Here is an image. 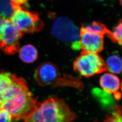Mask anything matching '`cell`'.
Masks as SVG:
<instances>
[{"label": "cell", "instance_id": "1", "mask_svg": "<svg viewBox=\"0 0 122 122\" xmlns=\"http://www.w3.org/2000/svg\"><path fill=\"white\" fill-rule=\"evenodd\" d=\"M37 103L24 79L10 73H0V109L8 112L14 121L25 119Z\"/></svg>", "mask_w": 122, "mask_h": 122}, {"label": "cell", "instance_id": "2", "mask_svg": "<svg viewBox=\"0 0 122 122\" xmlns=\"http://www.w3.org/2000/svg\"><path fill=\"white\" fill-rule=\"evenodd\" d=\"M76 117L63 99L53 97L37 102L34 110L24 120L25 122H71Z\"/></svg>", "mask_w": 122, "mask_h": 122}, {"label": "cell", "instance_id": "3", "mask_svg": "<svg viewBox=\"0 0 122 122\" xmlns=\"http://www.w3.org/2000/svg\"><path fill=\"white\" fill-rule=\"evenodd\" d=\"M14 12L10 20L16 29L21 33L31 34L39 31L44 24L38 14L21 8L20 5L11 3Z\"/></svg>", "mask_w": 122, "mask_h": 122}, {"label": "cell", "instance_id": "4", "mask_svg": "<svg viewBox=\"0 0 122 122\" xmlns=\"http://www.w3.org/2000/svg\"><path fill=\"white\" fill-rule=\"evenodd\" d=\"M23 33L19 31L10 19L0 15V48L9 55L17 53Z\"/></svg>", "mask_w": 122, "mask_h": 122}, {"label": "cell", "instance_id": "5", "mask_svg": "<svg viewBox=\"0 0 122 122\" xmlns=\"http://www.w3.org/2000/svg\"><path fill=\"white\" fill-rule=\"evenodd\" d=\"M74 71L85 77H89L107 71L106 63L97 53L81 52L73 65Z\"/></svg>", "mask_w": 122, "mask_h": 122}, {"label": "cell", "instance_id": "6", "mask_svg": "<svg viewBox=\"0 0 122 122\" xmlns=\"http://www.w3.org/2000/svg\"><path fill=\"white\" fill-rule=\"evenodd\" d=\"M53 36L59 41L71 43L80 40V30L70 19L65 17H59L53 23L51 28Z\"/></svg>", "mask_w": 122, "mask_h": 122}, {"label": "cell", "instance_id": "7", "mask_svg": "<svg viewBox=\"0 0 122 122\" xmlns=\"http://www.w3.org/2000/svg\"><path fill=\"white\" fill-rule=\"evenodd\" d=\"M35 78L40 85L59 86V81H62L60 71L55 65L45 62L40 65L35 73Z\"/></svg>", "mask_w": 122, "mask_h": 122}, {"label": "cell", "instance_id": "8", "mask_svg": "<svg viewBox=\"0 0 122 122\" xmlns=\"http://www.w3.org/2000/svg\"><path fill=\"white\" fill-rule=\"evenodd\" d=\"M80 36L81 52L98 54L104 50V36L86 32L81 28Z\"/></svg>", "mask_w": 122, "mask_h": 122}, {"label": "cell", "instance_id": "9", "mask_svg": "<svg viewBox=\"0 0 122 122\" xmlns=\"http://www.w3.org/2000/svg\"><path fill=\"white\" fill-rule=\"evenodd\" d=\"M100 83L104 91L113 94L119 100L121 98V83L117 76L111 73H106L100 77Z\"/></svg>", "mask_w": 122, "mask_h": 122}, {"label": "cell", "instance_id": "10", "mask_svg": "<svg viewBox=\"0 0 122 122\" xmlns=\"http://www.w3.org/2000/svg\"><path fill=\"white\" fill-rule=\"evenodd\" d=\"M19 56L21 60L26 63L35 62L38 56V52L36 48L32 45L27 44L19 50Z\"/></svg>", "mask_w": 122, "mask_h": 122}, {"label": "cell", "instance_id": "11", "mask_svg": "<svg viewBox=\"0 0 122 122\" xmlns=\"http://www.w3.org/2000/svg\"><path fill=\"white\" fill-rule=\"evenodd\" d=\"M106 63L107 71L112 74H119L122 70V61L119 56L113 55L109 56Z\"/></svg>", "mask_w": 122, "mask_h": 122}, {"label": "cell", "instance_id": "12", "mask_svg": "<svg viewBox=\"0 0 122 122\" xmlns=\"http://www.w3.org/2000/svg\"><path fill=\"white\" fill-rule=\"evenodd\" d=\"M81 29L86 32H92L102 36L107 34L110 31L105 25L99 21H93L90 24L82 26Z\"/></svg>", "mask_w": 122, "mask_h": 122}, {"label": "cell", "instance_id": "13", "mask_svg": "<svg viewBox=\"0 0 122 122\" xmlns=\"http://www.w3.org/2000/svg\"><path fill=\"white\" fill-rule=\"evenodd\" d=\"M107 35L113 42L121 46L122 41V23L121 20L119 21L117 25L113 28L112 31L110 30Z\"/></svg>", "mask_w": 122, "mask_h": 122}, {"label": "cell", "instance_id": "14", "mask_svg": "<svg viewBox=\"0 0 122 122\" xmlns=\"http://www.w3.org/2000/svg\"><path fill=\"white\" fill-rule=\"evenodd\" d=\"M103 122H122L121 106H117L113 111L106 116Z\"/></svg>", "mask_w": 122, "mask_h": 122}, {"label": "cell", "instance_id": "15", "mask_svg": "<svg viewBox=\"0 0 122 122\" xmlns=\"http://www.w3.org/2000/svg\"><path fill=\"white\" fill-rule=\"evenodd\" d=\"M11 115L6 111L0 109V122H13Z\"/></svg>", "mask_w": 122, "mask_h": 122}, {"label": "cell", "instance_id": "16", "mask_svg": "<svg viewBox=\"0 0 122 122\" xmlns=\"http://www.w3.org/2000/svg\"><path fill=\"white\" fill-rule=\"evenodd\" d=\"M28 0H10L11 3L20 6L27 2Z\"/></svg>", "mask_w": 122, "mask_h": 122}, {"label": "cell", "instance_id": "17", "mask_svg": "<svg viewBox=\"0 0 122 122\" xmlns=\"http://www.w3.org/2000/svg\"><path fill=\"white\" fill-rule=\"evenodd\" d=\"M97 1H99V2H102V1H104L105 0H96Z\"/></svg>", "mask_w": 122, "mask_h": 122}, {"label": "cell", "instance_id": "18", "mask_svg": "<svg viewBox=\"0 0 122 122\" xmlns=\"http://www.w3.org/2000/svg\"><path fill=\"white\" fill-rule=\"evenodd\" d=\"M120 0V2L121 4V3H122V0Z\"/></svg>", "mask_w": 122, "mask_h": 122}, {"label": "cell", "instance_id": "19", "mask_svg": "<svg viewBox=\"0 0 122 122\" xmlns=\"http://www.w3.org/2000/svg\"><path fill=\"white\" fill-rule=\"evenodd\" d=\"M97 122V121H95V122Z\"/></svg>", "mask_w": 122, "mask_h": 122}]
</instances>
